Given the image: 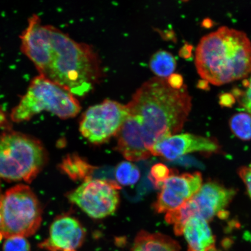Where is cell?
<instances>
[{"label":"cell","mask_w":251,"mask_h":251,"mask_svg":"<svg viewBox=\"0 0 251 251\" xmlns=\"http://www.w3.org/2000/svg\"><path fill=\"white\" fill-rule=\"evenodd\" d=\"M128 116L117 134V150L128 161L149 158L158 141L183 128L192 108L186 85L172 87L167 78H151L127 103Z\"/></svg>","instance_id":"cell-1"},{"label":"cell","mask_w":251,"mask_h":251,"mask_svg":"<svg viewBox=\"0 0 251 251\" xmlns=\"http://www.w3.org/2000/svg\"><path fill=\"white\" fill-rule=\"evenodd\" d=\"M21 40L22 51L40 75L75 96L86 95L101 79V61L92 47L77 43L58 28L42 24L36 15L28 20Z\"/></svg>","instance_id":"cell-2"},{"label":"cell","mask_w":251,"mask_h":251,"mask_svg":"<svg viewBox=\"0 0 251 251\" xmlns=\"http://www.w3.org/2000/svg\"><path fill=\"white\" fill-rule=\"evenodd\" d=\"M196 67L202 79L216 86L251 73V42L243 31L222 26L202 37L196 50Z\"/></svg>","instance_id":"cell-3"},{"label":"cell","mask_w":251,"mask_h":251,"mask_svg":"<svg viewBox=\"0 0 251 251\" xmlns=\"http://www.w3.org/2000/svg\"><path fill=\"white\" fill-rule=\"evenodd\" d=\"M81 109L73 94L39 75L31 80L27 92L12 109L10 116L12 121L16 123L29 121L43 111L67 119L76 117Z\"/></svg>","instance_id":"cell-4"},{"label":"cell","mask_w":251,"mask_h":251,"mask_svg":"<svg viewBox=\"0 0 251 251\" xmlns=\"http://www.w3.org/2000/svg\"><path fill=\"white\" fill-rule=\"evenodd\" d=\"M45 147L33 137L15 131L0 135V178L30 182L46 164Z\"/></svg>","instance_id":"cell-5"},{"label":"cell","mask_w":251,"mask_h":251,"mask_svg":"<svg viewBox=\"0 0 251 251\" xmlns=\"http://www.w3.org/2000/svg\"><path fill=\"white\" fill-rule=\"evenodd\" d=\"M0 240L36 233L42 221V208L29 187L19 184L6 191L0 202Z\"/></svg>","instance_id":"cell-6"},{"label":"cell","mask_w":251,"mask_h":251,"mask_svg":"<svg viewBox=\"0 0 251 251\" xmlns=\"http://www.w3.org/2000/svg\"><path fill=\"white\" fill-rule=\"evenodd\" d=\"M128 116L126 105L111 100L90 106L81 117L79 130L94 144L107 142L120 130Z\"/></svg>","instance_id":"cell-7"},{"label":"cell","mask_w":251,"mask_h":251,"mask_svg":"<svg viewBox=\"0 0 251 251\" xmlns=\"http://www.w3.org/2000/svg\"><path fill=\"white\" fill-rule=\"evenodd\" d=\"M235 194L233 188L215 181L206 182L190 200L175 210L174 218L178 224L183 225L194 216L209 222L215 216L224 214Z\"/></svg>","instance_id":"cell-8"},{"label":"cell","mask_w":251,"mask_h":251,"mask_svg":"<svg viewBox=\"0 0 251 251\" xmlns=\"http://www.w3.org/2000/svg\"><path fill=\"white\" fill-rule=\"evenodd\" d=\"M121 189L117 182L92 178L69 193L68 198L90 218L103 219L117 210Z\"/></svg>","instance_id":"cell-9"},{"label":"cell","mask_w":251,"mask_h":251,"mask_svg":"<svg viewBox=\"0 0 251 251\" xmlns=\"http://www.w3.org/2000/svg\"><path fill=\"white\" fill-rule=\"evenodd\" d=\"M202 184V175L199 172L174 174L163 183L153 208L158 213L174 211L195 195Z\"/></svg>","instance_id":"cell-10"},{"label":"cell","mask_w":251,"mask_h":251,"mask_svg":"<svg viewBox=\"0 0 251 251\" xmlns=\"http://www.w3.org/2000/svg\"><path fill=\"white\" fill-rule=\"evenodd\" d=\"M220 150L218 141L211 138L190 133L174 134L156 143L151 155L161 156L169 161L194 152H216Z\"/></svg>","instance_id":"cell-11"},{"label":"cell","mask_w":251,"mask_h":251,"mask_svg":"<svg viewBox=\"0 0 251 251\" xmlns=\"http://www.w3.org/2000/svg\"><path fill=\"white\" fill-rule=\"evenodd\" d=\"M86 236L85 228L77 219L62 215L52 223L49 237L39 247L50 251H77L82 246Z\"/></svg>","instance_id":"cell-12"},{"label":"cell","mask_w":251,"mask_h":251,"mask_svg":"<svg viewBox=\"0 0 251 251\" xmlns=\"http://www.w3.org/2000/svg\"><path fill=\"white\" fill-rule=\"evenodd\" d=\"M183 235L188 251H216V238L208 222L194 216L185 225Z\"/></svg>","instance_id":"cell-13"},{"label":"cell","mask_w":251,"mask_h":251,"mask_svg":"<svg viewBox=\"0 0 251 251\" xmlns=\"http://www.w3.org/2000/svg\"><path fill=\"white\" fill-rule=\"evenodd\" d=\"M130 251H180V246L168 235L141 231L135 238Z\"/></svg>","instance_id":"cell-14"},{"label":"cell","mask_w":251,"mask_h":251,"mask_svg":"<svg viewBox=\"0 0 251 251\" xmlns=\"http://www.w3.org/2000/svg\"><path fill=\"white\" fill-rule=\"evenodd\" d=\"M59 168L72 180L83 181L92 179V175L96 169L85 159L75 153L66 156Z\"/></svg>","instance_id":"cell-15"},{"label":"cell","mask_w":251,"mask_h":251,"mask_svg":"<svg viewBox=\"0 0 251 251\" xmlns=\"http://www.w3.org/2000/svg\"><path fill=\"white\" fill-rule=\"evenodd\" d=\"M176 61L171 52L159 51L153 55L150 61V68L160 78H168L174 74Z\"/></svg>","instance_id":"cell-16"},{"label":"cell","mask_w":251,"mask_h":251,"mask_svg":"<svg viewBox=\"0 0 251 251\" xmlns=\"http://www.w3.org/2000/svg\"><path fill=\"white\" fill-rule=\"evenodd\" d=\"M229 126L232 133L238 139L251 140V115L249 113L239 112L232 116Z\"/></svg>","instance_id":"cell-17"},{"label":"cell","mask_w":251,"mask_h":251,"mask_svg":"<svg viewBox=\"0 0 251 251\" xmlns=\"http://www.w3.org/2000/svg\"><path fill=\"white\" fill-rule=\"evenodd\" d=\"M115 176L122 186H133L140 177L139 168L130 161H123L119 164L115 170Z\"/></svg>","instance_id":"cell-18"},{"label":"cell","mask_w":251,"mask_h":251,"mask_svg":"<svg viewBox=\"0 0 251 251\" xmlns=\"http://www.w3.org/2000/svg\"><path fill=\"white\" fill-rule=\"evenodd\" d=\"M242 84L244 89L234 88L232 90V94L241 107L251 115V73L250 77L245 78Z\"/></svg>","instance_id":"cell-19"},{"label":"cell","mask_w":251,"mask_h":251,"mask_svg":"<svg viewBox=\"0 0 251 251\" xmlns=\"http://www.w3.org/2000/svg\"><path fill=\"white\" fill-rule=\"evenodd\" d=\"M167 166L162 164H156L151 169L149 178L156 188H161L163 183L174 174Z\"/></svg>","instance_id":"cell-20"},{"label":"cell","mask_w":251,"mask_h":251,"mask_svg":"<svg viewBox=\"0 0 251 251\" xmlns=\"http://www.w3.org/2000/svg\"><path fill=\"white\" fill-rule=\"evenodd\" d=\"M31 247L26 237L14 236L6 238L2 251H30Z\"/></svg>","instance_id":"cell-21"},{"label":"cell","mask_w":251,"mask_h":251,"mask_svg":"<svg viewBox=\"0 0 251 251\" xmlns=\"http://www.w3.org/2000/svg\"><path fill=\"white\" fill-rule=\"evenodd\" d=\"M238 175L246 185L247 193L251 199V162L249 165L241 168Z\"/></svg>","instance_id":"cell-22"},{"label":"cell","mask_w":251,"mask_h":251,"mask_svg":"<svg viewBox=\"0 0 251 251\" xmlns=\"http://www.w3.org/2000/svg\"><path fill=\"white\" fill-rule=\"evenodd\" d=\"M219 102L220 105L224 107L230 108L235 102L234 96L230 93H223L219 96Z\"/></svg>","instance_id":"cell-23"},{"label":"cell","mask_w":251,"mask_h":251,"mask_svg":"<svg viewBox=\"0 0 251 251\" xmlns=\"http://www.w3.org/2000/svg\"><path fill=\"white\" fill-rule=\"evenodd\" d=\"M168 83L175 89H179L184 86L183 78L179 74H172L167 78Z\"/></svg>","instance_id":"cell-24"},{"label":"cell","mask_w":251,"mask_h":251,"mask_svg":"<svg viewBox=\"0 0 251 251\" xmlns=\"http://www.w3.org/2000/svg\"><path fill=\"white\" fill-rule=\"evenodd\" d=\"M193 47L190 45H186L183 47L181 50L180 55L181 56H184L185 58L190 57L191 55V51H192Z\"/></svg>","instance_id":"cell-25"},{"label":"cell","mask_w":251,"mask_h":251,"mask_svg":"<svg viewBox=\"0 0 251 251\" xmlns=\"http://www.w3.org/2000/svg\"><path fill=\"white\" fill-rule=\"evenodd\" d=\"M197 86L200 88V89L203 90L208 89L209 88L208 81L203 79L199 80Z\"/></svg>","instance_id":"cell-26"},{"label":"cell","mask_w":251,"mask_h":251,"mask_svg":"<svg viewBox=\"0 0 251 251\" xmlns=\"http://www.w3.org/2000/svg\"><path fill=\"white\" fill-rule=\"evenodd\" d=\"M1 197H2V196H1V188H0V201H1Z\"/></svg>","instance_id":"cell-27"},{"label":"cell","mask_w":251,"mask_h":251,"mask_svg":"<svg viewBox=\"0 0 251 251\" xmlns=\"http://www.w3.org/2000/svg\"><path fill=\"white\" fill-rule=\"evenodd\" d=\"M1 202V201H0ZM0 222H1V214H0Z\"/></svg>","instance_id":"cell-28"}]
</instances>
